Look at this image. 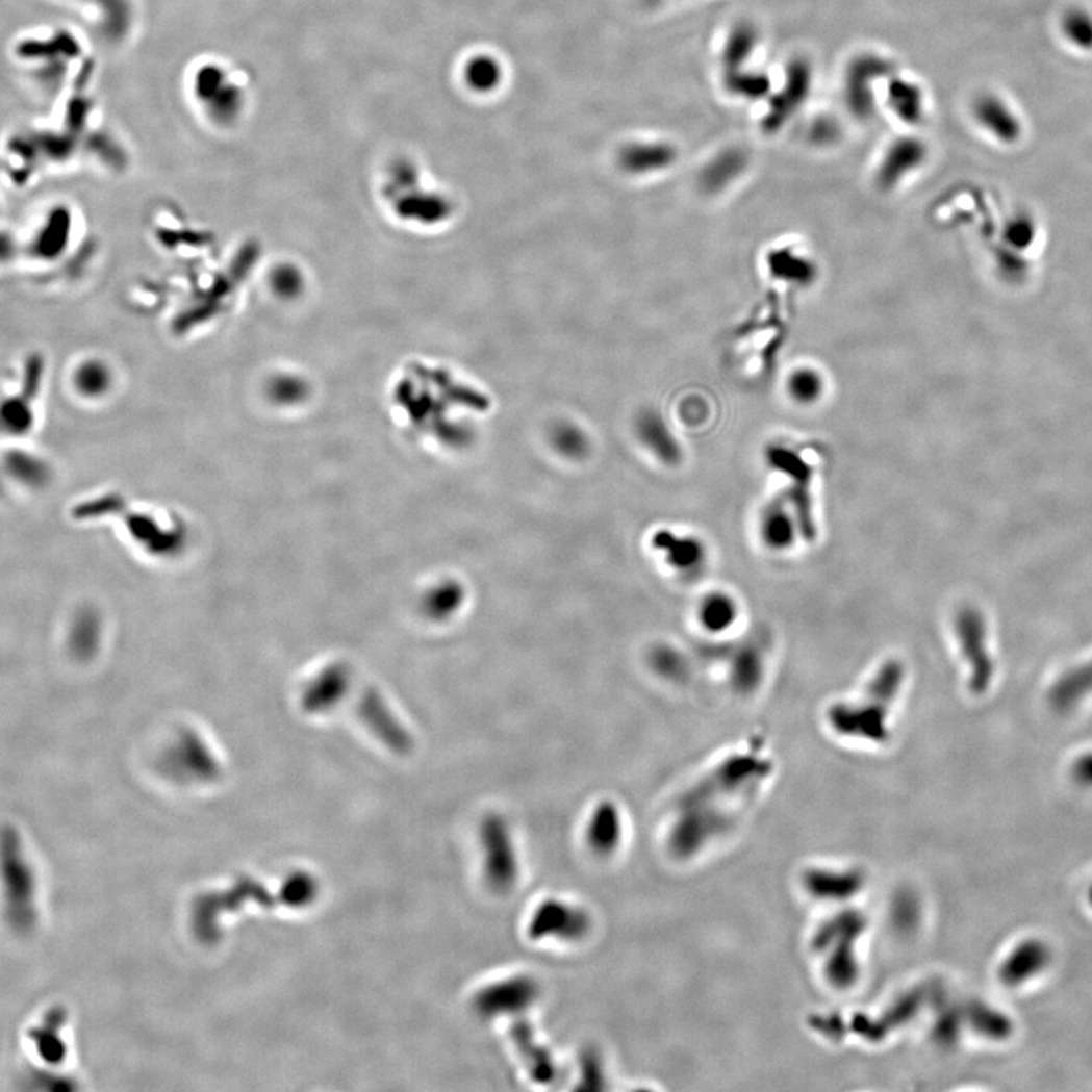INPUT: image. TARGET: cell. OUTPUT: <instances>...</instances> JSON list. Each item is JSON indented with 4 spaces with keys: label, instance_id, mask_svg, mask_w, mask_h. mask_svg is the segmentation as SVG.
<instances>
[{
    "label": "cell",
    "instance_id": "1",
    "mask_svg": "<svg viewBox=\"0 0 1092 1092\" xmlns=\"http://www.w3.org/2000/svg\"><path fill=\"white\" fill-rule=\"evenodd\" d=\"M42 883L25 839L11 826L0 829V912L18 935H29L40 921Z\"/></svg>",
    "mask_w": 1092,
    "mask_h": 1092
},
{
    "label": "cell",
    "instance_id": "2",
    "mask_svg": "<svg viewBox=\"0 0 1092 1092\" xmlns=\"http://www.w3.org/2000/svg\"><path fill=\"white\" fill-rule=\"evenodd\" d=\"M905 669L898 662L885 663L866 686L864 695L849 703H839L830 710L833 727L846 735L879 738L901 689Z\"/></svg>",
    "mask_w": 1092,
    "mask_h": 1092
},
{
    "label": "cell",
    "instance_id": "3",
    "mask_svg": "<svg viewBox=\"0 0 1092 1092\" xmlns=\"http://www.w3.org/2000/svg\"><path fill=\"white\" fill-rule=\"evenodd\" d=\"M955 630L969 666V687L974 693H984L995 672L989 652L987 623L979 610L967 607L956 616Z\"/></svg>",
    "mask_w": 1092,
    "mask_h": 1092
},
{
    "label": "cell",
    "instance_id": "4",
    "mask_svg": "<svg viewBox=\"0 0 1092 1092\" xmlns=\"http://www.w3.org/2000/svg\"><path fill=\"white\" fill-rule=\"evenodd\" d=\"M66 1024L68 1015L65 1009L61 1006H52L28 1028L29 1044L42 1068L61 1070L69 1055L65 1037Z\"/></svg>",
    "mask_w": 1092,
    "mask_h": 1092
},
{
    "label": "cell",
    "instance_id": "5",
    "mask_svg": "<svg viewBox=\"0 0 1092 1092\" xmlns=\"http://www.w3.org/2000/svg\"><path fill=\"white\" fill-rule=\"evenodd\" d=\"M358 716L388 748L400 755L410 752L413 740L378 690L366 687L361 692L358 700Z\"/></svg>",
    "mask_w": 1092,
    "mask_h": 1092
},
{
    "label": "cell",
    "instance_id": "6",
    "mask_svg": "<svg viewBox=\"0 0 1092 1092\" xmlns=\"http://www.w3.org/2000/svg\"><path fill=\"white\" fill-rule=\"evenodd\" d=\"M635 431L640 443L662 463L676 466L682 461V448L659 411L653 408L640 411L635 421Z\"/></svg>",
    "mask_w": 1092,
    "mask_h": 1092
},
{
    "label": "cell",
    "instance_id": "7",
    "mask_svg": "<svg viewBox=\"0 0 1092 1092\" xmlns=\"http://www.w3.org/2000/svg\"><path fill=\"white\" fill-rule=\"evenodd\" d=\"M812 73L808 62L796 59L788 71L785 88L777 95L769 112L763 119V125L771 131L786 124V119L791 118L799 105L806 101L809 87H811Z\"/></svg>",
    "mask_w": 1092,
    "mask_h": 1092
},
{
    "label": "cell",
    "instance_id": "8",
    "mask_svg": "<svg viewBox=\"0 0 1092 1092\" xmlns=\"http://www.w3.org/2000/svg\"><path fill=\"white\" fill-rule=\"evenodd\" d=\"M348 686L350 670L344 665L328 666L305 687L301 705L310 713L327 712L344 700Z\"/></svg>",
    "mask_w": 1092,
    "mask_h": 1092
},
{
    "label": "cell",
    "instance_id": "9",
    "mask_svg": "<svg viewBox=\"0 0 1092 1092\" xmlns=\"http://www.w3.org/2000/svg\"><path fill=\"white\" fill-rule=\"evenodd\" d=\"M928 157L924 145L915 138L895 142L886 152L879 168L878 184L883 191H892L899 181L916 171Z\"/></svg>",
    "mask_w": 1092,
    "mask_h": 1092
},
{
    "label": "cell",
    "instance_id": "10",
    "mask_svg": "<svg viewBox=\"0 0 1092 1092\" xmlns=\"http://www.w3.org/2000/svg\"><path fill=\"white\" fill-rule=\"evenodd\" d=\"M974 118L977 124L992 137L1004 143H1014L1022 132L1021 121L1004 99L995 95H984L974 102Z\"/></svg>",
    "mask_w": 1092,
    "mask_h": 1092
},
{
    "label": "cell",
    "instance_id": "11",
    "mask_svg": "<svg viewBox=\"0 0 1092 1092\" xmlns=\"http://www.w3.org/2000/svg\"><path fill=\"white\" fill-rule=\"evenodd\" d=\"M1053 962V953L1040 938H1032L1021 942L1017 950L1012 953L1009 967V982L1014 985H1027L1028 982L1038 981L1044 972L1050 968Z\"/></svg>",
    "mask_w": 1092,
    "mask_h": 1092
},
{
    "label": "cell",
    "instance_id": "12",
    "mask_svg": "<svg viewBox=\"0 0 1092 1092\" xmlns=\"http://www.w3.org/2000/svg\"><path fill=\"white\" fill-rule=\"evenodd\" d=\"M886 65L882 59L869 58L859 59L858 65L848 72L846 78V99L852 105L853 111L858 116H868L872 111V99L869 98L868 81L881 78L885 75Z\"/></svg>",
    "mask_w": 1092,
    "mask_h": 1092
},
{
    "label": "cell",
    "instance_id": "13",
    "mask_svg": "<svg viewBox=\"0 0 1092 1092\" xmlns=\"http://www.w3.org/2000/svg\"><path fill=\"white\" fill-rule=\"evenodd\" d=\"M1092 693V660L1068 670L1051 687L1050 702L1055 709L1068 712L1078 705V702L1087 699Z\"/></svg>",
    "mask_w": 1092,
    "mask_h": 1092
},
{
    "label": "cell",
    "instance_id": "14",
    "mask_svg": "<svg viewBox=\"0 0 1092 1092\" xmlns=\"http://www.w3.org/2000/svg\"><path fill=\"white\" fill-rule=\"evenodd\" d=\"M654 547L665 551L666 559L677 569L690 570L705 560V548L695 539L677 537L669 531H659L653 537Z\"/></svg>",
    "mask_w": 1092,
    "mask_h": 1092
},
{
    "label": "cell",
    "instance_id": "15",
    "mask_svg": "<svg viewBox=\"0 0 1092 1092\" xmlns=\"http://www.w3.org/2000/svg\"><path fill=\"white\" fill-rule=\"evenodd\" d=\"M550 443L560 456L582 460L590 451V440L583 428L570 421L560 420L550 428Z\"/></svg>",
    "mask_w": 1092,
    "mask_h": 1092
},
{
    "label": "cell",
    "instance_id": "16",
    "mask_svg": "<svg viewBox=\"0 0 1092 1092\" xmlns=\"http://www.w3.org/2000/svg\"><path fill=\"white\" fill-rule=\"evenodd\" d=\"M464 600V590L454 580L441 582L428 590L423 601L425 615L434 620H443L453 616L460 609Z\"/></svg>",
    "mask_w": 1092,
    "mask_h": 1092
},
{
    "label": "cell",
    "instance_id": "17",
    "mask_svg": "<svg viewBox=\"0 0 1092 1092\" xmlns=\"http://www.w3.org/2000/svg\"><path fill=\"white\" fill-rule=\"evenodd\" d=\"M743 169L745 157L738 152H727L703 172L700 184L707 194H716L726 188L733 179L738 178Z\"/></svg>",
    "mask_w": 1092,
    "mask_h": 1092
},
{
    "label": "cell",
    "instance_id": "18",
    "mask_svg": "<svg viewBox=\"0 0 1092 1092\" xmlns=\"http://www.w3.org/2000/svg\"><path fill=\"white\" fill-rule=\"evenodd\" d=\"M889 102L906 124H919L924 115V96L921 88L908 81H895L889 90Z\"/></svg>",
    "mask_w": 1092,
    "mask_h": 1092
},
{
    "label": "cell",
    "instance_id": "19",
    "mask_svg": "<svg viewBox=\"0 0 1092 1092\" xmlns=\"http://www.w3.org/2000/svg\"><path fill=\"white\" fill-rule=\"evenodd\" d=\"M768 263L771 274L779 280L808 284L815 278V265L789 251L772 252Z\"/></svg>",
    "mask_w": 1092,
    "mask_h": 1092
},
{
    "label": "cell",
    "instance_id": "20",
    "mask_svg": "<svg viewBox=\"0 0 1092 1092\" xmlns=\"http://www.w3.org/2000/svg\"><path fill=\"white\" fill-rule=\"evenodd\" d=\"M514 1041H516L517 1047H519L520 1053L526 1058L527 1065L530 1070L536 1075L539 1081L550 1082V1078L554 1075V1067L551 1064V1059L548 1058V1053L542 1048L537 1047L534 1042L533 1035H531L530 1028L527 1025H517L514 1027Z\"/></svg>",
    "mask_w": 1092,
    "mask_h": 1092
},
{
    "label": "cell",
    "instance_id": "21",
    "mask_svg": "<svg viewBox=\"0 0 1092 1092\" xmlns=\"http://www.w3.org/2000/svg\"><path fill=\"white\" fill-rule=\"evenodd\" d=\"M762 536L765 542L774 550L788 548L792 542V520L789 511L780 504L769 507L762 517Z\"/></svg>",
    "mask_w": 1092,
    "mask_h": 1092
},
{
    "label": "cell",
    "instance_id": "22",
    "mask_svg": "<svg viewBox=\"0 0 1092 1092\" xmlns=\"http://www.w3.org/2000/svg\"><path fill=\"white\" fill-rule=\"evenodd\" d=\"M788 391L795 403L809 406L816 403L824 391V380L818 372L802 367L793 371L788 380Z\"/></svg>",
    "mask_w": 1092,
    "mask_h": 1092
},
{
    "label": "cell",
    "instance_id": "23",
    "mask_svg": "<svg viewBox=\"0 0 1092 1092\" xmlns=\"http://www.w3.org/2000/svg\"><path fill=\"white\" fill-rule=\"evenodd\" d=\"M1062 32H1064L1065 39L1075 46V48L1082 49V51H1091L1092 49V15L1087 9L1073 8L1070 11L1065 12L1064 18L1061 22Z\"/></svg>",
    "mask_w": 1092,
    "mask_h": 1092
},
{
    "label": "cell",
    "instance_id": "24",
    "mask_svg": "<svg viewBox=\"0 0 1092 1092\" xmlns=\"http://www.w3.org/2000/svg\"><path fill=\"white\" fill-rule=\"evenodd\" d=\"M703 624L710 630H722L733 623L735 604L726 595H712L702 606Z\"/></svg>",
    "mask_w": 1092,
    "mask_h": 1092
},
{
    "label": "cell",
    "instance_id": "25",
    "mask_svg": "<svg viewBox=\"0 0 1092 1092\" xmlns=\"http://www.w3.org/2000/svg\"><path fill=\"white\" fill-rule=\"evenodd\" d=\"M756 42H758V32L755 28L748 25L739 26L732 35H730V42L727 43L726 53H723V59L727 65H742L743 59L755 51Z\"/></svg>",
    "mask_w": 1092,
    "mask_h": 1092
},
{
    "label": "cell",
    "instance_id": "26",
    "mask_svg": "<svg viewBox=\"0 0 1092 1092\" xmlns=\"http://www.w3.org/2000/svg\"><path fill=\"white\" fill-rule=\"evenodd\" d=\"M98 623L95 617L87 615H81L76 617L75 626L72 630V645L76 654L82 656V654L92 653L96 646V639H98Z\"/></svg>",
    "mask_w": 1092,
    "mask_h": 1092
},
{
    "label": "cell",
    "instance_id": "27",
    "mask_svg": "<svg viewBox=\"0 0 1092 1092\" xmlns=\"http://www.w3.org/2000/svg\"><path fill=\"white\" fill-rule=\"evenodd\" d=\"M12 473L22 481L31 484H40L46 480L45 467L35 460L26 456L11 457L9 461Z\"/></svg>",
    "mask_w": 1092,
    "mask_h": 1092
},
{
    "label": "cell",
    "instance_id": "28",
    "mask_svg": "<svg viewBox=\"0 0 1092 1092\" xmlns=\"http://www.w3.org/2000/svg\"><path fill=\"white\" fill-rule=\"evenodd\" d=\"M1071 776L1077 785L1092 788V752L1084 753L1074 760Z\"/></svg>",
    "mask_w": 1092,
    "mask_h": 1092
},
{
    "label": "cell",
    "instance_id": "29",
    "mask_svg": "<svg viewBox=\"0 0 1092 1092\" xmlns=\"http://www.w3.org/2000/svg\"><path fill=\"white\" fill-rule=\"evenodd\" d=\"M99 374L98 367H84L81 374H79V386L87 391H98L99 387L104 383V378Z\"/></svg>",
    "mask_w": 1092,
    "mask_h": 1092
},
{
    "label": "cell",
    "instance_id": "30",
    "mask_svg": "<svg viewBox=\"0 0 1092 1092\" xmlns=\"http://www.w3.org/2000/svg\"><path fill=\"white\" fill-rule=\"evenodd\" d=\"M1087 899H1088V905H1090V908L1092 909V883L1090 885V888H1088Z\"/></svg>",
    "mask_w": 1092,
    "mask_h": 1092
}]
</instances>
